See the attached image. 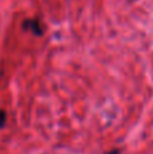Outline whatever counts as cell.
I'll return each mask as SVG.
<instances>
[{
	"label": "cell",
	"instance_id": "cell-1",
	"mask_svg": "<svg viewBox=\"0 0 153 154\" xmlns=\"http://www.w3.org/2000/svg\"><path fill=\"white\" fill-rule=\"evenodd\" d=\"M22 29L26 30V31H31L34 35H42L43 34V29L41 26V23L37 19H27L26 22H23L22 24Z\"/></svg>",
	"mask_w": 153,
	"mask_h": 154
},
{
	"label": "cell",
	"instance_id": "cell-3",
	"mask_svg": "<svg viewBox=\"0 0 153 154\" xmlns=\"http://www.w3.org/2000/svg\"><path fill=\"white\" fill-rule=\"evenodd\" d=\"M105 154H121V150H119V149H114V150H110V152H107Z\"/></svg>",
	"mask_w": 153,
	"mask_h": 154
},
{
	"label": "cell",
	"instance_id": "cell-2",
	"mask_svg": "<svg viewBox=\"0 0 153 154\" xmlns=\"http://www.w3.org/2000/svg\"><path fill=\"white\" fill-rule=\"evenodd\" d=\"M5 120H7V116H5V112L3 109H0V127H4Z\"/></svg>",
	"mask_w": 153,
	"mask_h": 154
}]
</instances>
